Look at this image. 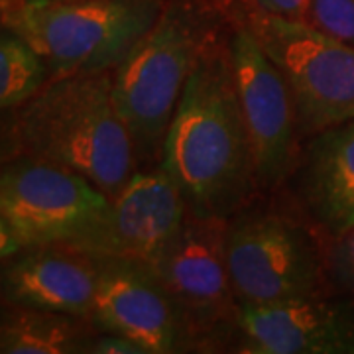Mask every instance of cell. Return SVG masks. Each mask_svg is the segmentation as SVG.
<instances>
[{
	"label": "cell",
	"mask_w": 354,
	"mask_h": 354,
	"mask_svg": "<svg viewBox=\"0 0 354 354\" xmlns=\"http://www.w3.org/2000/svg\"><path fill=\"white\" fill-rule=\"evenodd\" d=\"M191 213L228 218L258 189L228 44H205L162 150Z\"/></svg>",
	"instance_id": "obj_1"
},
{
	"label": "cell",
	"mask_w": 354,
	"mask_h": 354,
	"mask_svg": "<svg viewBox=\"0 0 354 354\" xmlns=\"http://www.w3.org/2000/svg\"><path fill=\"white\" fill-rule=\"evenodd\" d=\"M20 153L73 169L111 199L140 171L113 95V69L53 77L14 111Z\"/></svg>",
	"instance_id": "obj_2"
},
{
	"label": "cell",
	"mask_w": 354,
	"mask_h": 354,
	"mask_svg": "<svg viewBox=\"0 0 354 354\" xmlns=\"http://www.w3.org/2000/svg\"><path fill=\"white\" fill-rule=\"evenodd\" d=\"M162 8L158 0H12L0 22L38 51L53 77L111 71L144 38Z\"/></svg>",
	"instance_id": "obj_3"
},
{
	"label": "cell",
	"mask_w": 354,
	"mask_h": 354,
	"mask_svg": "<svg viewBox=\"0 0 354 354\" xmlns=\"http://www.w3.org/2000/svg\"><path fill=\"white\" fill-rule=\"evenodd\" d=\"M205 44L199 26L169 8L113 69L114 102L132 136L140 169L162 162L167 130Z\"/></svg>",
	"instance_id": "obj_4"
},
{
	"label": "cell",
	"mask_w": 354,
	"mask_h": 354,
	"mask_svg": "<svg viewBox=\"0 0 354 354\" xmlns=\"http://www.w3.org/2000/svg\"><path fill=\"white\" fill-rule=\"evenodd\" d=\"M225 256L241 307L323 293L325 256L311 232L286 213L242 207L228 216Z\"/></svg>",
	"instance_id": "obj_5"
},
{
	"label": "cell",
	"mask_w": 354,
	"mask_h": 354,
	"mask_svg": "<svg viewBox=\"0 0 354 354\" xmlns=\"http://www.w3.org/2000/svg\"><path fill=\"white\" fill-rule=\"evenodd\" d=\"M252 32L288 83L301 138L354 120V46L270 14Z\"/></svg>",
	"instance_id": "obj_6"
},
{
	"label": "cell",
	"mask_w": 354,
	"mask_h": 354,
	"mask_svg": "<svg viewBox=\"0 0 354 354\" xmlns=\"http://www.w3.org/2000/svg\"><path fill=\"white\" fill-rule=\"evenodd\" d=\"M111 197L64 165L20 153L0 167V213L22 246L79 244L99 225Z\"/></svg>",
	"instance_id": "obj_7"
},
{
	"label": "cell",
	"mask_w": 354,
	"mask_h": 354,
	"mask_svg": "<svg viewBox=\"0 0 354 354\" xmlns=\"http://www.w3.org/2000/svg\"><path fill=\"white\" fill-rule=\"evenodd\" d=\"M227 218L191 213L162 252L148 264L164 281L189 323L197 346L239 335L241 304L225 256Z\"/></svg>",
	"instance_id": "obj_8"
},
{
	"label": "cell",
	"mask_w": 354,
	"mask_h": 354,
	"mask_svg": "<svg viewBox=\"0 0 354 354\" xmlns=\"http://www.w3.org/2000/svg\"><path fill=\"white\" fill-rule=\"evenodd\" d=\"M242 116L250 136L258 189H276L299 162V127L290 88L252 28L228 41Z\"/></svg>",
	"instance_id": "obj_9"
},
{
	"label": "cell",
	"mask_w": 354,
	"mask_h": 354,
	"mask_svg": "<svg viewBox=\"0 0 354 354\" xmlns=\"http://www.w3.org/2000/svg\"><path fill=\"white\" fill-rule=\"evenodd\" d=\"M97 329L127 337L144 354L197 351L189 323L152 266L127 258H104L91 311Z\"/></svg>",
	"instance_id": "obj_10"
},
{
	"label": "cell",
	"mask_w": 354,
	"mask_h": 354,
	"mask_svg": "<svg viewBox=\"0 0 354 354\" xmlns=\"http://www.w3.org/2000/svg\"><path fill=\"white\" fill-rule=\"evenodd\" d=\"M189 207L164 165L140 169L116 193L99 225L75 244L104 258L152 262L183 227Z\"/></svg>",
	"instance_id": "obj_11"
},
{
	"label": "cell",
	"mask_w": 354,
	"mask_h": 354,
	"mask_svg": "<svg viewBox=\"0 0 354 354\" xmlns=\"http://www.w3.org/2000/svg\"><path fill=\"white\" fill-rule=\"evenodd\" d=\"M239 351L248 354H354V299L317 293L274 305H244Z\"/></svg>",
	"instance_id": "obj_12"
},
{
	"label": "cell",
	"mask_w": 354,
	"mask_h": 354,
	"mask_svg": "<svg viewBox=\"0 0 354 354\" xmlns=\"http://www.w3.org/2000/svg\"><path fill=\"white\" fill-rule=\"evenodd\" d=\"M102 256L75 244L26 246L0 262V301L91 317Z\"/></svg>",
	"instance_id": "obj_13"
},
{
	"label": "cell",
	"mask_w": 354,
	"mask_h": 354,
	"mask_svg": "<svg viewBox=\"0 0 354 354\" xmlns=\"http://www.w3.org/2000/svg\"><path fill=\"white\" fill-rule=\"evenodd\" d=\"M307 218L335 239L354 225V120L313 136L293 169Z\"/></svg>",
	"instance_id": "obj_14"
},
{
	"label": "cell",
	"mask_w": 354,
	"mask_h": 354,
	"mask_svg": "<svg viewBox=\"0 0 354 354\" xmlns=\"http://www.w3.org/2000/svg\"><path fill=\"white\" fill-rule=\"evenodd\" d=\"M91 319L0 304V354H87Z\"/></svg>",
	"instance_id": "obj_15"
},
{
	"label": "cell",
	"mask_w": 354,
	"mask_h": 354,
	"mask_svg": "<svg viewBox=\"0 0 354 354\" xmlns=\"http://www.w3.org/2000/svg\"><path fill=\"white\" fill-rule=\"evenodd\" d=\"M51 79V67L38 51L0 22V113L16 111Z\"/></svg>",
	"instance_id": "obj_16"
},
{
	"label": "cell",
	"mask_w": 354,
	"mask_h": 354,
	"mask_svg": "<svg viewBox=\"0 0 354 354\" xmlns=\"http://www.w3.org/2000/svg\"><path fill=\"white\" fill-rule=\"evenodd\" d=\"M304 22L354 46V0H309Z\"/></svg>",
	"instance_id": "obj_17"
},
{
	"label": "cell",
	"mask_w": 354,
	"mask_h": 354,
	"mask_svg": "<svg viewBox=\"0 0 354 354\" xmlns=\"http://www.w3.org/2000/svg\"><path fill=\"white\" fill-rule=\"evenodd\" d=\"M325 274L337 290L354 299V225L330 239L329 252L325 254Z\"/></svg>",
	"instance_id": "obj_18"
},
{
	"label": "cell",
	"mask_w": 354,
	"mask_h": 354,
	"mask_svg": "<svg viewBox=\"0 0 354 354\" xmlns=\"http://www.w3.org/2000/svg\"><path fill=\"white\" fill-rule=\"evenodd\" d=\"M87 354H144L138 344L114 335V333H106V330L97 329V333L93 335V339L88 342Z\"/></svg>",
	"instance_id": "obj_19"
},
{
	"label": "cell",
	"mask_w": 354,
	"mask_h": 354,
	"mask_svg": "<svg viewBox=\"0 0 354 354\" xmlns=\"http://www.w3.org/2000/svg\"><path fill=\"white\" fill-rule=\"evenodd\" d=\"M258 6L270 16H279L288 20H299L304 22L309 0H256Z\"/></svg>",
	"instance_id": "obj_20"
},
{
	"label": "cell",
	"mask_w": 354,
	"mask_h": 354,
	"mask_svg": "<svg viewBox=\"0 0 354 354\" xmlns=\"http://www.w3.org/2000/svg\"><path fill=\"white\" fill-rule=\"evenodd\" d=\"M20 156V146L14 130V111L0 113V167Z\"/></svg>",
	"instance_id": "obj_21"
},
{
	"label": "cell",
	"mask_w": 354,
	"mask_h": 354,
	"mask_svg": "<svg viewBox=\"0 0 354 354\" xmlns=\"http://www.w3.org/2000/svg\"><path fill=\"white\" fill-rule=\"evenodd\" d=\"M22 242L18 239V234L14 232L12 225L8 223V218L0 213V262L12 258L14 254L22 250Z\"/></svg>",
	"instance_id": "obj_22"
},
{
	"label": "cell",
	"mask_w": 354,
	"mask_h": 354,
	"mask_svg": "<svg viewBox=\"0 0 354 354\" xmlns=\"http://www.w3.org/2000/svg\"><path fill=\"white\" fill-rule=\"evenodd\" d=\"M2 2H12V0H0V4H2Z\"/></svg>",
	"instance_id": "obj_23"
}]
</instances>
